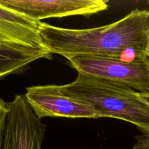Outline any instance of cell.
<instances>
[{
    "instance_id": "10",
    "label": "cell",
    "mask_w": 149,
    "mask_h": 149,
    "mask_svg": "<svg viewBox=\"0 0 149 149\" xmlns=\"http://www.w3.org/2000/svg\"><path fill=\"white\" fill-rule=\"evenodd\" d=\"M135 139L132 149H149V133H143L135 137Z\"/></svg>"
},
{
    "instance_id": "8",
    "label": "cell",
    "mask_w": 149,
    "mask_h": 149,
    "mask_svg": "<svg viewBox=\"0 0 149 149\" xmlns=\"http://www.w3.org/2000/svg\"><path fill=\"white\" fill-rule=\"evenodd\" d=\"M52 54L45 47H0V80L22 72L39 59H52Z\"/></svg>"
},
{
    "instance_id": "11",
    "label": "cell",
    "mask_w": 149,
    "mask_h": 149,
    "mask_svg": "<svg viewBox=\"0 0 149 149\" xmlns=\"http://www.w3.org/2000/svg\"><path fill=\"white\" fill-rule=\"evenodd\" d=\"M140 95L142 97L143 100H145L147 103L149 105V92H146V93H139Z\"/></svg>"
},
{
    "instance_id": "12",
    "label": "cell",
    "mask_w": 149,
    "mask_h": 149,
    "mask_svg": "<svg viewBox=\"0 0 149 149\" xmlns=\"http://www.w3.org/2000/svg\"><path fill=\"white\" fill-rule=\"evenodd\" d=\"M146 56L148 57L149 59V39H148V47H147V50H146Z\"/></svg>"
},
{
    "instance_id": "2",
    "label": "cell",
    "mask_w": 149,
    "mask_h": 149,
    "mask_svg": "<svg viewBox=\"0 0 149 149\" xmlns=\"http://www.w3.org/2000/svg\"><path fill=\"white\" fill-rule=\"evenodd\" d=\"M62 91L88 103L102 117L122 119L149 133V105L139 93L127 86L78 74L70 84L61 85Z\"/></svg>"
},
{
    "instance_id": "5",
    "label": "cell",
    "mask_w": 149,
    "mask_h": 149,
    "mask_svg": "<svg viewBox=\"0 0 149 149\" xmlns=\"http://www.w3.org/2000/svg\"><path fill=\"white\" fill-rule=\"evenodd\" d=\"M2 149H42L46 125L22 95L9 102Z\"/></svg>"
},
{
    "instance_id": "9",
    "label": "cell",
    "mask_w": 149,
    "mask_h": 149,
    "mask_svg": "<svg viewBox=\"0 0 149 149\" xmlns=\"http://www.w3.org/2000/svg\"><path fill=\"white\" fill-rule=\"evenodd\" d=\"M8 112V103L4 101L2 98H0V149H2L4 143V132Z\"/></svg>"
},
{
    "instance_id": "6",
    "label": "cell",
    "mask_w": 149,
    "mask_h": 149,
    "mask_svg": "<svg viewBox=\"0 0 149 149\" xmlns=\"http://www.w3.org/2000/svg\"><path fill=\"white\" fill-rule=\"evenodd\" d=\"M0 4L36 21L72 15L88 17L109 7L106 0H0Z\"/></svg>"
},
{
    "instance_id": "1",
    "label": "cell",
    "mask_w": 149,
    "mask_h": 149,
    "mask_svg": "<svg viewBox=\"0 0 149 149\" xmlns=\"http://www.w3.org/2000/svg\"><path fill=\"white\" fill-rule=\"evenodd\" d=\"M39 33L51 53L65 58L88 55L132 61L146 57L149 10L136 9L114 23L93 29H65L40 22Z\"/></svg>"
},
{
    "instance_id": "7",
    "label": "cell",
    "mask_w": 149,
    "mask_h": 149,
    "mask_svg": "<svg viewBox=\"0 0 149 149\" xmlns=\"http://www.w3.org/2000/svg\"><path fill=\"white\" fill-rule=\"evenodd\" d=\"M40 22L0 4V47H45L39 33Z\"/></svg>"
},
{
    "instance_id": "4",
    "label": "cell",
    "mask_w": 149,
    "mask_h": 149,
    "mask_svg": "<svg viewBox=\"0 0 149 149\" xmlns=\"http://www.w3.org/2000/svg\"><path fill=\"white\" fill-rule=\"evenodd\" d=\"M24 96L36 116L40 119L45 117L102 118L88 103L65 94L61 85L31 86L26 88Z\"/></svg>"
},
{
    "instance_id": "3",
    "label": "cell",
    "mask_w": 149,
    "mask_h": 149,
    "mask_svg": "<svg viewBox=\"0 0 149 149\" xmlns=\"http://www.w3.org/2000/svg\"><path fill=\"white\" fill-rule=\"evenodd\" d=\"M66 59L79 74L123 84L138 93L149 92V59L147 56L132 61L88 55H77Z\"/></svg>"
}]
</instances>
